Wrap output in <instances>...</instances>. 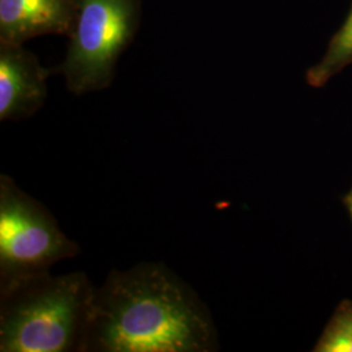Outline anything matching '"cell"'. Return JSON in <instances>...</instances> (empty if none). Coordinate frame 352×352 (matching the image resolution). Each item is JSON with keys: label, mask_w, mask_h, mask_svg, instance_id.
<instances>
[{"label": "cell", "mask_w": 352, "mask_h": 352, "mask_svg": "<svg viewBox=\"0 0 352 352\" xmlns=\"http://www.w3.org/2000/svg\"><path fill=\"white\" fill-rule=\"evenodd\" d=\"M94 299L84 272L45 273L0 291V351L84 352Z\"/></svg>", "instance_id": "cell-2"}, {"label": "cell", "mask_w": 352, "mask_h": 352, "mask_svg": "<svg viewBox=\"0 0 352 352\" xmlns=\"http://www.w3.org/2000/svg\"><path fill=\"white\" fill-rule=\"evenodd\" d=\"M50 71L24 45L0 42V120H23L47 98Z\"/></svg>", "instance_id": "cell-5"}, {"label": "cell", "mask_w": 352, "mask_h": 352, "mask_svg": "<svg viewBox=\"0 0 352 352\" xmlns=\"http://www.w3.org/2000/svg\"><path fill=\"white\" fill-rule=\"evenodd\" d=\"M343 202H344V205H346V208H347V210H349V213H350L352 218V188L350 189V192L344 196Z\"/></svg>", "instance_id": "cell-9"}, {"label": "cell", "mask_w": 352, "mask_h": 352, "mask_svg": "<svg viewBox=\"0 0 352 352\" xmlns=\"http://www.w3.org/2000/svg\"><path fill=\"white\" fill-rule=\"evenodd\" d=\"M80 254L56 219L8 175L0 176V291L50 273L62 260Z\"/></svg>", "instance_id": "cell-4"}, {"label": "cell", "mask_w": 352, "mask_h": 352, "mask_svg": "<svg viewBox=\"0 0 352 352\" xmlns=\"http://www.w3.org/2000/svg\"><path fill=\"white\" fill-rule=\"evenodd\" d=\"M315 352H352V300H343L329 320Z\"/></svg>", "instance_id": "cell-8"}, {"label": "cell", "mask_w": 352, "mask_h": 352, "mask_svg": "<svg viewBox=\"0 0 352 352\" xmlns=\"http://www.w3.org/2000/svg\"><path fill=\"white\" fill-rule=\"evenodd\" d=\"M218 337L206 305L166 265L113 270L96 289L84 352H210Z\"/></svg>", "instance_id": "cell-1"}, {"label": "cell", "mask_w": 352, "mask_h": 352, "mask_svg": "<svg viewBox=\"0 0 352 352\" xmlns=\"http://www.w3.org/2000/svg\"><path fill=\"white\" fill-rule=\"evenodd\" d=\"M75 20L58 72L76 96L107 89L119 58L132 43L142 16V0H74Z\"/></svg>", "instance_id": "cell-3"}, {"label": "cell", "mask_w": 352, "mask_h": 352, "mask_svg": "<svg viewBox=\"0 0 352 352\" xmlns=\"http://www.w3.org/2000/svg\"><path fill=\"white\" fill-rule=\"evenodd\" d=\"M352 63V7L337 34L330 39L321 60L307 72V82L314 88H322L347 65Z\"/></svg>", "instance_id": "cell-7"}, {"label": "cell", "mask_w": 352, "mask_h": 352, "mask_svg": "<svg viewBox=\"0 0 352 352\" xmlns=\"http://www.w3.org/2000/svg\"><path fill=\"white\" fill-rule=\"evenodd\" d=\"M74 0H0V42L24 45L39 36H68Z\"/></svg>", "instance_id": "cell-6"}]
</instances>
